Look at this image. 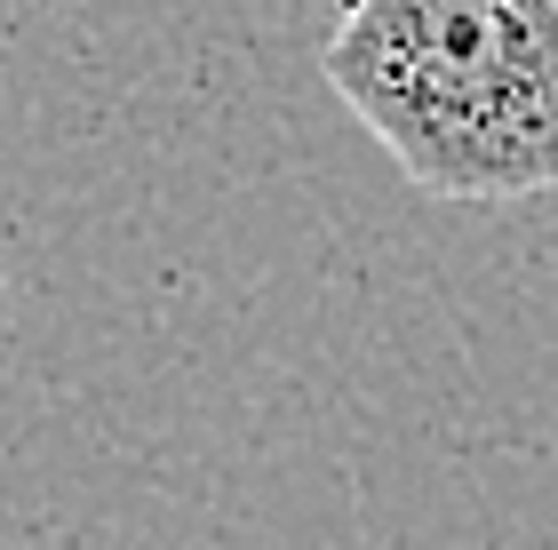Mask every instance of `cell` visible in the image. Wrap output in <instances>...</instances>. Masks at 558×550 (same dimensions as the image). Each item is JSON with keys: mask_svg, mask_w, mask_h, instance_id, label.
I'll use <instances>...</instances> for the list:
<instances>
[{"mask_svg": "<svg viewBox=\"0 0 558 550\" xmlns=\"http://www.w3.org/2000/svg\"><path fill=\"white\" fill-rule=\"evenodd\" d=\"M319 64L415 192L558 184V0H343Z\"/></svg>", "mask_w": 558, "mask_h": 550, "instance_id": "cell-1", "label": "cell"}]
</instances>
